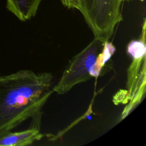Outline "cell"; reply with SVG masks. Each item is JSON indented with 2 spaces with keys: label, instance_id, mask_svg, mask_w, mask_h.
Listing matches in <instances>:
<instances>
[{
  "label": "cell",
  "instance_id": "cell-1",
  "mask_svg": "<svg viewBox=\"0 0 146 146\" xmlns=\"http://www.w3.org/2000/svg\"><path fill=\"white\" fill-rule=\"evenodd\" d=\"M53 75L29 70L0 76V136L27 119L40 129L42 109L54 92Z\"/></svg>",
  "mask_w": 146,
  "mask_h": 146
},
{
  "label": "cell",
  "instance_id": "cell-2",
  "mask_svg": "<svg viewBox=\"0 0 146 146\" xmlns=\"http://www.w3.org/2000/svg\"><path fill=\"white\" fill-rule=\"evenodd\" d=\"M115 51V47L110 41L95 38L70 60L60 79L52 87L54 92L60 95L66 94L75 85L98 77Z\"/></svg>",
  "mask_w": 146,
  "mask_h": 146
},
{
  "label": "cell",
  "instance_id": "cell-3",
  "mask_svg": "<svg viewBox=\"0 0 146 146\" xmlns=\"http://www.w3.org/2000/svg\"><path fill=\"white\" fill-rule=\"evenodd\" d=\"M122 0H79L78 10L95 38L109 41L117 25L123 20Z\"/></svg>",
  "mask_w": 146,
  "mask_h": 146
},
{
  "label": "cell",
  "instance_id": "cell-4",
  "mask_svg": "<svg viewBox=\"0 0 146 146\" xmlns=\"http://www.w3.org/2000/svg\"><path fill=\"white\" fill-rule=\"evenodd\" d=\"M43 136L39 129L33 127L19 132L11 131L0 136V146L29 145L39 140Z\"/></svg>",
  "mask_w": 146,
  "mask_h": 146
},
{
  "label": "cell",
  "instance_id": "cell-5",
  "mask_svg": "<svg viewBox=\"0 0 146 146\" xmlns=\"http://www.w3.org/2000/svg\"><path fill=\"white\" fill-rule=\"evenodd\" d=\"M42 0H6L7 9L21 21L35 17Z\"/></svg>",
  "mask_w": 146,
  "mask_h": 146
},
{
  "label": "cell",
  "instance_id": "cell-6",
  "mask_svg": "<svg viewBox=\"0 0 146 146\" xmlns=\"http://www.w3.org/2000/svg\"><path fill=\"white\" fill-rule=\"evenodd\" d=\"M63 6L68 9H79V0H60Z\"/></svg>",
  "mask_w": 146,
  "mask_h": 146
},
{
  "label": "cell",
  "instance_id": "cell-7",
  "mask_svg": "<svg viewBox=\"0 0 146 146\" xmlns=\"http://www.w3.org/2000/svg\"><path fill=\"white\" fill-rule=\"evenodd\" d=\"M122 1H123V2H124V1H129L130 0H122Z\"/></svg>",
  "mask_w": 146,
  "mask_h": 146
}]
</instances>
